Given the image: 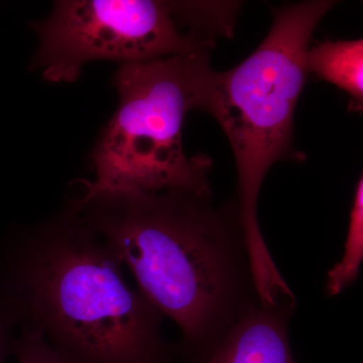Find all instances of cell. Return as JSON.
Returning <instances> with one entry per match:
<instances>
[{
  "label": "cell",
  "instance_id": "1",
  "mask_svg": "<svg viewBox=\"0 0 363 363\" xmlns=\"http://www.w3.org/2000/svg\"><path fill=\"white\" fill-rule=\"evenodd\" d=\"M69 205L177 325L184 363L207 357L260 305L235 196L217 203L213 194L178 188L102 193Z\"/></svg>",
  "mask_w": 363,
  "mask_h": 363
},
{
  "label": "cell",
  "instance_id": "2",
  "mask_svg": "<svg viewBox=\"0 0 363 363\" xmlns=\"http://www.w3.org/2000/svg\"><path fill=\"white\" fill-rule=\"evenodd\" d=\"M104 240L68 206L0 247V308L71 363H184L166 318Z\"/></svg>",
  "mask_w": 363,
  "mask_h": 363
},
{
  "label": "cell",
  "instance_id": "6",
  "mask_svg": "<svg viewBox=\"0 0 363 363\" xmlns=\"http://www.w3.org/2000/svg\"><path fill=\"white\" fill-rule=\"evenodd\" d=\"M296 305H259L197 363H297L291 347Z\"/></svg>",
  "mask_w": 363,
  "mask_h": 363
},
{
  "label": "cell",
  "instance_id": "8",
  "mask_svg": "<svg viewBox=\"0 0 363 363\" xmlns=\"http://www.w3.org/2000/svg\"><path fill=\"white\" fill-rule=\"evenodd\" d=\"M363 259V176L358 179L353 194L347 235L340 260L329 269L326 294L336 297L352 286L359 277Z\"/></svg>",
  "mask_w": 363,
  "mask_h": 363
},
{
  "label": "cell",
  "instance_id": "10",
  "mask_svg": "<svg viewBox=\"0 0 363 363\" xmlns=\"http://www.w3.org/2000/svg\"><path fill=\"white\" fill-rule=\"evenodd\" d=\"M14 327L11 318L0 308V363H6L7 355L11 354V344L13 341L11 332Z\"/></svg>",
  "mask_w": 363,
  "mask_h": 363
},
{
  "label": "cell",
  "instance_id": "7",
  "mask_svg": "<svg viewBox=\"0 0 363 363\" xmlns=\"http://www.w3.org/2000/svg\"><path fill=\"white\" fill-rule=\"evenodd\" d=\"M308 73L335 85L350 98V111H362L363 40H335L310 47Z\"/></svg>",
  "mask_w": 363,
  "mask_h": 363
},
{
  "label": "cell",
  "instance_id": "4",
  "mask_svg": "<svg viewBox=\"0 0 363 363\" xmlns=\"http://www.w3.org/2000/svg\"><path fill=\"white\" fill-rule=\"evenodd\" d=\"M213 74L210 52L119 67L118 106L91 152L94 180L82 198L178 188L213 194L211 157H189L183 145L186 117L204 111Z\"/></svg>",
  "mask_w": 363,
  "mask_h": 363
},
{
  "label": "cell",
  "instance_id": "3",
  "mask_svg": "<svg viewBox=\"0 0 363 363\" xmlns=\"http://www.w3.org/2000/svg\"><path fill=\"white\" fill-rule=\"evenodd\" d=\"M334 6L307 0L277 7L262 44L240 65L215 71L208 89L204 112L220 125L235 160V198L259 288L276 285L281 277L260 230V188L276 162L297 160L294 121L309 76L306 58L315 30Z\"/></svg>",
  "mask_w": 363,
  "mask_h": 363
},
{
  "label": "cell",
  "instance_id": "5",
  "mask_svg": "<svg viewBox=\"0 0 363 363\" xmlns=\"http://www.w3.org/2000/svg\"><path fill=\"white\" fill-rule=\"evenodd\" d=\"M238 1L63 0L32 28L39 39L33 68L52 83H73L86 64L121 66L210 52L230 38Z\"/></svg>",
  "mask_w": 363,
  "mask_h": 363
},
{
  "label": "cell",
  "instance_id": "9",
  "mask_svg": "<svg viewBox=\"0 0 363 363\" xmlns=\"http://www.w3.org/2000/svg\"><path fill=\"white\" fill-rule=\"evenodd\" d=\"M11 354L18 363H71L60 355L38 332L21 329L20 337L13 338Z\"/></svg>",
  "mask_w": 363,
  "mask_h": 363
}]
</instances>
